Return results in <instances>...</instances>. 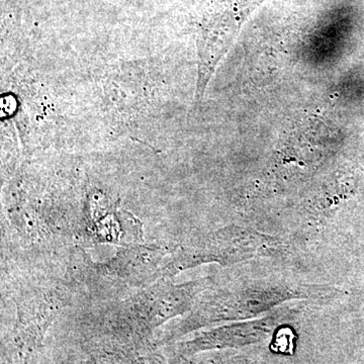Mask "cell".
Wrapping results in <instances>:
<instances>
[{"label":"cell","mask_w":364,"mask_h":364,"mask_svg":"<svg viewBox=\"0 0 364 364\" xmlns=\"http://www.w3.org/2000/svg\"><path fill=\"white\" fill-rule=\"evenodd\" d=\"M335 291L328 286L257 280L208 294L196 304L191 318L218 321L256 317L286 301L330 296Z\"/></svg>","instance_id":"cell-1"},{"label":"cell","mask_w":364,"mask_h":364,"mask_svg":"<svg viewBox=\"0 0 364 364\" xmlns=\"http://www.w3.org/2000/svg\"><path fill=\"white\" fill-rule=\"evenodd\" d=\"M274 250L272 237L259 235L250 230L235 229L222 231L207 243L186 249L163 268L162 275L181 272L186 268L196 267L202 263H234L249 259L256 256L267 255L268 251Z\"/></svg>","instance_id":"cell-2"}]
</instances>
